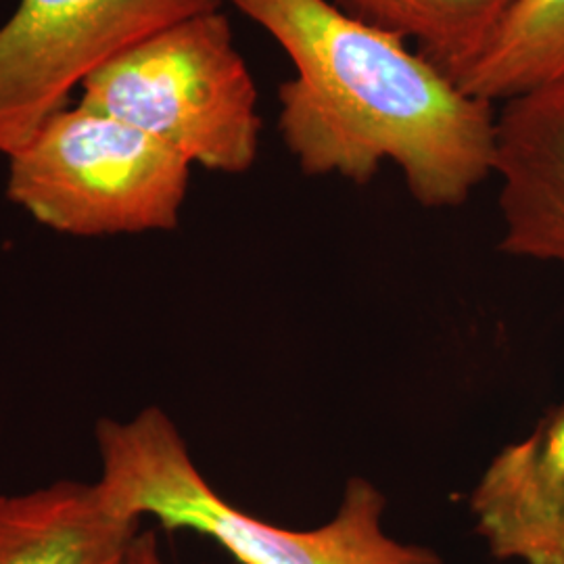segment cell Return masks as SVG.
<instances>
[{"mask_svg": "<svg viewBox=\"0 0 564 564\" xmlns=\"http://www.w3.org/2000/svg\"><path fill=\"white\" fill-rule=\"evenodd\" d=\"M345 13L398 34L454 78L521 0H333Z\"/></svg>", "mask_w": 564, "mask_h": 564, "instance_id": "10", "label": "cell"}, {"mask_svg": "<svg viewBox=\"0 0 564 564\" xmlns=\"http://www.w3.org/2000/svg\"><path fill=\"white\" fill-rule=\"evenodd\" d=\"M102 498L123 517L195 531L241 564H442L435 550L383 529L387 502L368 479L351 477L328 523L297 531L268 523L224 500L193 460L181 429L158 405L95 424Z\"/></svg>", "mask_w": 564, "mask_h": 564, "instance_id": "2", "label": "cell"}, {"mask_svg": "<svg viewBox=\"0 0 564 564\" xmlns=\"http://www.w3.org/2000/svg\"><path fill=\"white\" fill-rule=\"evenodd\" d=\"M139 531L141 521L109 505L97 481L0 494V564H128Z\"/></svg>", "mask_w": 564, "mask_h": 564, "instance_id": "8", "label": "cell"}, {"mask_svg": "<svg viewBox=\"0 0 564 564\" xmlns=\"http://www.w3.org/2000/svg\"><path fill=\"white\" fill-rule=\"evenodd\" d=\"M500 249L564 265V76L508 99L496 120Z\"/></svg>", "mask_w": 564, "mask_h": 564, "instance_id": "6", "label": "cell"}, {"mask_svg": "<svg viewBox=\"0 0 564 564\" xmlns=\"http://www.w3.org/2000/svg\"><path fill=\"white\" fill-rule=\"evenodd\" d=\"M563 76L564 0H521L452 80L496 105Z\"/></svg>", "mask_w": 564, "mask_h": 564, "instance_id": "9", "label": "cell"}, {"mask_svg": "<svg viewBox=\"0 0 564 564\" xmlns=\"http://www.w3.org/2000/svg\"><path fill=\"white\" fill-rule=\"evenodd\" d=\"M293 63L279 132L307 176L372 181L393 163L429 209L458 207L494 176V102L477 99L410 42L333 0H232Z\"/></svg>", "mask_w": 564, "mask_h": 564, "instance_id": "1", "label": "cell"}, {"mask_svg": "<svg viewBox=\"0 0 564 564\" xmlns=\"http://www.w3.org/2000/svg\"><path fill=\"white\" fill-rule=\"evenodd\" d=\"M191 167L139 128L78 105L9 158L7 197L69 237L167 232L181 223Z\"/></svg>", "mask_w": 564, "mask_h": 564, "instance_id": "4", "label": "cell"}, {"mask_svg": "<svg viewBox=\"0 0 564 564\" xmlns=\"http://www.w3.org/2000/svg\"><path fill=\"white\" fill-rule=\"evenodd\" d=\"M80 88L82 107L139 128L193 165L245 174L258 160L260 95L223 9L163 28Z\"/></svg>", "mask_w": 564, "mask_h": 564, "instance_id": "3", "label": "cell"}, {"mask_svg": "<svg viewBox=\"0 0 564 564\" xmlns=\"http://www.w3.org/2000/svg\"><path fill=\"white\" fill-rule=\"evenodd\" d=\"M224 0H20L0 28V153L11 158L123 51Z\"/></svg>", "mask_w": 564, "mask_h": 564, "instance_id": "5", "label": "cell"}, {"mask_svg": "<svg viewBox=\"0 0 564 564\" xmlns=\"http://www.w3.org/2000/svg\"><path fill=\"white\" fill-rule=\"evenodd\" d=\"M128 564H167L163 558L158 533L153 529L139 531V535L134 538L132 547H130Z\"/></svg>", "mask_w": 564, "mask_h": 564, "instance_id": "11", "label": "cell"}, {"mask_svg": "<svg viewBox=\"0 0 564 564\" xmlns=\"http://www.w3.org/2000/svg\"><path fill=\"white\" fill-rule=\"evenodd\" d=\"M468 505L494 558L564 564V405L491 460Z\"/></svg>", "mask_w": 564, "mask_h": 564, "instance_id": "7", "label": "cell"}]
</instances>
